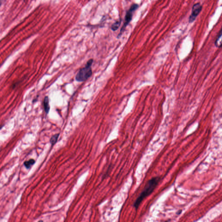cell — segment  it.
<instances>
[{
  "label": "cell",
  "mask_w": 222,
  "mask_h": 222,
  "mask_svg": "<svg viewBox=\"0 0 222 222\" xmlns=\"http://www.w3.org/2000/svg\"><path fill=\"white\" fill-rule=\"evenodd\" d=\"M161 179V177L158 176L153 177L149 180L146 185L144 187V190L141 192L140 194L138 196L134 203V207H135L136 210L138 209L143 200L152 193L154 190L155 189L158 185Z\"/></svg>",
  "instance_id": "obj_1"
},
{
  "label": "cell",
  "mask_w": 222,
  "mask_h": 222,
  "mask_svg": "<svg viewBox=\"0 0 222 222\" xmlns=\"http://www.w3.org/2000/svg\"><path fill=\"white\" fill-rule=\"evenodd\" d=\"M93 59L87 62L86 66L79 70L76 76V79L78 82H84L89 78L92 75L91 66L93 64Z\"/></svg>",
  "instance_id": "obj_2"
},
{
  "label": "cell",
  "mask_w": 222,
  "mask_h": 222,
  "mask_svg": "<svg viewBox=\"0 0 222 222\" xmlns=\"http://www.w3.org/2000/svg\"><path fill=\"white\" fill-rule=\"evenodd\" d=\"M138 7V5L137 4H132V5L131 6L129 9L128 10V11H127L126 14L125 15V22H124V24L122 27L121 29L120 34H119V37H120V36L121 35V34H122L123 32H124V30H125V28L127 27L130 22H131L132 18V16H133V13L134 11L136 10Z\"/></svg>",
  "instance_id": "obj_3"
},
{
  "label": "cell",
  "mask_w": 222,
  "mask_h": 222,
  "mask_svg": "<svg viewBox=\"0 0 222 222\" xmlns=\"http://www.w3.org/2000/svg\"><path fill=\"white\" fill-rule=\"evenodd\" d=\"M202 10V6L200 3H196L193 6L192 12L189 17V22L192 23L195 21L198 15H199Z\"/></svg>",
  "instance_id": "obj_4"
},
{
  "label": "cell",
  "mask_w": 222,
  "mask_h": 222,
  "mask_svg": "<svg viewBox=\"0 0 222 222\" xmlns=\"http://www.w3.org/2000/svg\"><path fill=\"white\" fill-rule=\"evenodd\" d=\"M215 45L217 47H221L222 46V28L216 40Z\"/></svg>",
  "instance_id": "obj_5"
},
{
  "label": "cell",
  "mask_w": 222,
  "mask_h": 222,
  "mask_svg": "<svg viewBox=\"0 0 222 222\" xmlns=\"http://www.w3.org/2000/svg\"><path fill=\"white\" fill-rule=\"evenodd\" d=\"M44 106L45 112L46 114H48L50 109V106L49 98L47 96H46L44 99Z\"/></svg>",
  "instance_id": "obj_6"
},
{
  "label": "cell",
  "mask_w": 222,
  "mask_h": 222,
  "mask_svg": "<svg viewBox=\"0 0 222 222\" xmlns=\"http://www.w3.org/2000/svg\"><path fill=\"white\" fill-rule=\"evenodd\" d=\"M35 163V161L34 159H30L28 161H25L24 162V165L27 169H30Z\"/></svg>",
  "instance_id": "obj_7"
},
{
  "label": "cell",
  "mask_w": 222,
  "mask_h": 222,
  "mask_svg": "<svg viewBox=\"0 0 222 222\" xmlns=\"http://www.w3.org/2000/svg\"><path fill=\"white\" fill-rule=\"evenodd\" d=\"M59 135H60V134H56L51 137L50 142L52 146H53L55 144H56L59 138Z\"/></svg>",
  "instance_id": "obj_8"
},
{
  "label": "cell",
  "mask_w": 222,
  "mask_h": 222,
  "mask_svg": "<svg viewBox=\"0 0 222 222\" xmlns=\"http://www.w3.org/2000/svg\"><path fill=\"white\" fill-rule=\"evenodd\" d=\"M120 23H121V21H116L114 23H113V24L112 25V27H111L112 30H113V31L117 30L118 29H119V26H120Z\"/></svg>",
  "instance_id": "obj_9"
}]
</instances>
